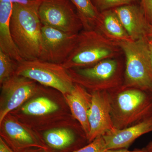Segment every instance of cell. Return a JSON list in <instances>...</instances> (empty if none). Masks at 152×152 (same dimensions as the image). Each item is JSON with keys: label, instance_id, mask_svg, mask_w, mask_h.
<instances>
[{"label": "cell", "instance_id": "24", "mask_svg": "<svg viewBox=\"0 0 152 152\" xmlns=\"http://www.w3.org/2000/svg\"><path fill=\"white\" fill-rule=\"evenodd\" d=\"M0 152H14L1 137L0 138Z\"/></svg>", "mask_w": 152, "mask_h": 152}, {"label": "cell", "instance_id": "14", "mask_svg": "<svg viewBox=\"0 0 152 152\" xmlns=\"http://www.w3.org/2000/svg\"><path fill=\"white\" fill-rule=\"evenodd\" d=\"M12 9V0H0V50L19 63L23 59L11 35L10 23Z\"/></svg>", "mask_w": 152, "mask_h": 152}, {"label": "cell", "instance_id": "22", "mask_svg": "<svg viewBox=\"0 0 152 152\" xmlns=\"http://www.w3.org/2000/svg\"><path fill=\"white\" fill-rule=\"evenodd\" d=\"M107 150L103 137L100 136L86 146L72 152H105Z\"/></svg>", "mask_w": 152, "mask_h": 152}, {"label": "cell", "instance_id": "15", "mask_svg": "<svg viewBox=\"0 0 152 152\" xmlns=\"http://www.w3.org/2000/svg\"><path fill=\"white\" fill-rule=\"evenodd\" d=\"M95 29L115 42L133 41L123 26L113 9L100 12Z\"/></svg>", "mask_w": 152, "mask_h": 152}, {"label": "cell", "instance_id": "12", "mask_svg": "<svg viewBox=\"0 0 152 152\" xmlns=\"http://www.w3.org/2000/svg\"><path fill=\"white\" fill-rule=\"evenodd\" d=\"M152 132V116L133 126L106 133L103 136L107 150L128 148L140 137Z\"/></svg>", "mask_w": 152, "mask_h": 152}, {"label": "cell", "instance_id": "1", "mask_svg": "<svg viewBox=\"0 0 152 152\" xmlns=\"http://www.w3.org/2000/svg\"><path fill=\"white\" fill-rule=\"evenodd\" d=\"M12 38L23 59L39 58L42 50V25L39 15L42 0H12Z\"/></svg>", "mask_w": 152, "mask_h": 152}, {"label": "cell", "instance_id": "13", "mask_svg": "<svg viewBox=\"0 0 152 152\" xmlns=\"http://www.w3.org/2000/svg\"><path fill=\"white\" fill-rule=\"evenodd\" d=\"M64 96L73 117L80 123L87 139L90 132L88 113L91 104V93L75 83L72 91Z\"/></svg>", "mask_w": 152, "mask_h": 152}, {"label": "cell", "instance_id": "10", "mask_svg": "<svg viewBox=\"0 0 152 152\" xmlns=\"http://www.w3.org/2000/svg\"><path fill=\"white\" fill-rule=\"evenodd\" d=\"M91 94V104L88 113L90 132L87 140L89 142L116 129L112 121L108 92L98 91Z\"/></svg>", "mask_w": 152, "mask_h": 152}, {"label": "cell", "instance_id": "5", "mask_svg": "<svg viewBox=\"0 0 152 152\" xmlns=\"http://www.w3.org/2000/svg\"><path fill=\"white\" fill-rule=\"evenodd\" d=\"M74 83L91 91L110 92L122 86L124 69L122 63L107 59L87 67L67 69Z\"/></svg>", "mask_w": 152, "mask_h": 152}, {"label": "cell", "instance_id": "27", "mask_svg": "<svg viewBox=\"0 0 152 152\" xmlns=\"http://www.w3.org/2000/svg\"><path fill=\"white\" fill-rule=\"evenodd\" d=\"M148 45L149 49L150 56H151V61L152 66V41H149L148 40Z\"/></svg>", "mask_w": 152, "mask_h": 152}, {"label": "cell", "instance_id": "20", "mask_svg": "<svg viewBox=\"0 0 152 152\" xmlns=\"http://www.w3.org/2000/svg\"><path fill=\"white\" fill-rule=\"evenodd\" d=\"M18 62L0 50V83L15 74Z\"/></svg>", "mask_w": 152, "mask_h": 152}, {"label": "cell", "instance_id": "4", "mask_svg": "<svg viewBox=\"0 0 152 152\" xmlns=\"http://www.w3.org/2000/svg\"><path fill=\"white\" fill-rule=\"evenodd\" d=\"M126 56L124 84L152 94V66L147 37L117 43Z\"/></svg>", "mask_w": 152, "mask_h": 152}, {"label": "cell", "instance_id": "25", "mask_svg": "<svg viewBox=\"0 0 152 152\" xmlns=\"http://www.w3.org/2000/svg\"><path fill=\"white\" fill-rule=\"evenodd\" d=\"M105 152H148L145 148L142 149H137L134 151H129L127 148L107 150Z\"/></svg>", "mask_w": 152, "mask_h": 152}, {"label": "cell", "instance_id": "18", "mask_svg": "<svg viewBox=\"0 0 152 152\" xmlns=\"http://www.w3.org/2000/svg\"><path fill=\"white\" fill-rule=\"evenodd\" d=\"M44 138L49 147L56 150L64 149L75 141L73 132L66 129H56L45 133Z\"/></svg>", "mask_w": 152, "mask_h": 152}, {"label": "cell", "instance_id": "9", "mask_svg": "<svg viewBox=\"0 0 152 152\" xmlns=\"http://www.w3.org/2000/svg\"><path fill=\"white\" fill-rule=\"evenodd\" d=\"M1 85L3 97L0 110L1 125L10 112L25 102L38 89L35 81L16 74Z\"/></svg>", "mask_w": 152, "mask_h": 152}, {"label": "cell", "instance_id": "16", "mask_svg": "<svg viewBox=\"0 0 152 152\" xmlns=\"http://www.w3.org/2000/svg\"><path fill=\"white\" fill-rule=\"evenodd\" d=\"M6 138L16 150L35 147L44 150L46 148L39 143L35 138L18 123L12 120H7L4 124Z\"/></svg>", "mask_w": 152, "mask_h": 152}, {"label": "cell", "instance_id": "17", "mask_svg": "<svg viewBox=\"0 0 152 152\" xmlns=\"http://www.w3.org/2000/svg\"><path fill=\"white\" fill-rule=\"evenodd\" d=\"M75 6L85 30L95 29L100 12L91 0H70Z\"/></svg>", "mask_w": 152, "mask_h": 152}, {"label": "cell", "instance_id": "21", "mask_svg": "<svg viewBox=\"0 0 152 152\" xmlns=\"http://www.w3.org/2000/svg\"><path fill=\"white\" fill-rule=\"evenodd\" d=\"M98 10L101 12L107 10L132 4L137 0H91Z\"/></svg>", "mask_w": 152, "mask_h": 152}, {"label": "cell", "instance_id": "2", "mask_svg": "<svg viewBox=\"0 0 152 152\" xmlns=\"http://www.w3.org/2000/svg\"><path fill=\"white\" fill-rule=\"evenodd\" d=\"M114 127L122 129L152 116V94L122 86L108 92Z\"/></svg>", "mask_w": 152, "mask_h": 152}, {"label": "cell", "instance_id": "26", "mask_svg": "<svg viewBox=\"0 0 152 152\" xmlns=\"http://www.w3.org/2000/svg\"><path fill=\"white\" fill-rule=\"evenodd\" d=\"M147 38L148 40L152 41V25L150 26L147 34Z\"/></svg>", "mask_w": 152, "mask_h": 152}, {"label": "cell", "instance_id": "29", "mask_svg": "<svg viewBox=\"0 0 152 152\" xmlns=\"http://www.w3.org/2000/svg\"><path fill=\"white\" fill-rule=\"evenodd\" d=\"M23 152H45L44 151V150L40 149L39 150H26V151H23Z\"/></svg>", "mask_w": 152, "mask_h": 152}, {"label": "cell", "instance_id": "19", "mask_svg": "<svg viewBox=\"0 0 152 152\" xmlns=\"http://www.w3.org/2000/svg\"><path fill=\"white\" fill-rule=\"evenodd\" d=\"M58 109V105L50 99L39 97L30 101L23 106L22 111L31 115H42L56 111Z\"/></svg>", "mask_w": 152, "mask_h": 152}, {"label": "cell", "instance_id": "3", "mask_svg": "<svg viewBox=\"0 0 152 152\" xmlns=\"http://www.w3.org/2000/svg\"><path fill=\"white\" fill-rule=\"evenodd\" d=\"M121 49L95 29L82 31L75 46L62 65L67 69L87 67L103 60L115 58Z\"/></svg>", "mask_w": 152, "mask_h": 152}, {"label": "cell", "instance_id": "7", "mask_svg": "<svg viewBox=\"0 0 152 152\" xmlns=\"http://www.w3.org/2000/svg\"><path fill=\"white\" fill-rule=\"evenodd\" d=\"M39 15L42 26L78 34L83 28L75 6L70 0H42Z\"/></svg>", "mask_w": 152, "mask_h": 152}, {"label": "cell", "instance_id": "11", "mask_svg": "<svg viewBox=\"0 0 152 152\" xmlns=\"http://www.w3.org/2000/svg\"><path fill=\"white\" fill-rule=\"evenodd\" d=\"M113 10L132 40L147 37L151 25L140 6L132 4Z\"/></svg>", "mask_w": 152, "mask_h": 152}, {"label": "cell", "instance_id": "6", "mask_svg": "<svg viewBox=\"0 0 152 152\" xmlns=\"http://www.w3.org/2000/svg\"><path fill=\"white\" fill-rule=\"evenodd\" d=\"M15 74L53 88L64 96L75 85L68 70L62 65L39 58L23 60L18 63Z\"/></svg>", "mask_w": 152, "mask_h": 152}, {"label": "cell", "instance_id": "28", "mask_svg": "<svg viewBox=\"0 0 152 152\" xmlns=\"http://www.w3.org/2000/svg\"><path fill=\"white\" fill-rule=\"evenodd\" d=\"M145 148L148 152H152V142L148 144Z\"/></svg>", "mask_w": 152, "mask_h": 152}, {"label": "cell", "instance_id": "23", "mask_svg": "<svg viewBox=\"0 0 152 152\" xmlns=\"http://www.w3.org/2000/svg\"><path fill=\"white\" fill-rule=\"evenodd\" d=\"M140 7L149 24L152 25V0H141Z\"/></svg>", "mask_w": 152, "mask_h": 152}, {"label": "cell", "instance_id": "8", "mask_svg": "<svg viewBox=\"0 0 152 152\" xmlns=\"http://www.w3.org/2000/svg\"><path fill=\"white\" fill-rule=\"evenodd\" d=\"M78 35L42 26V50L39 59L62 64L75 46Z\"/></svg>", "mask_w": 152, "mask_h": 152}]
</instances>
